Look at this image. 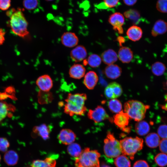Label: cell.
<instances>
[{"label": "cell", "mask_w": 167, "mask_h": 167, "mask_svg": "<svg viewBox=\"0 0 167 167\" xmlns=\"http://www.w3.org/2000/svg\"><path fill=\"white\" fill-rule=\"evenodd\" d=\"M84 77L83 83L85 87L89 90L93 89L98 80L96 73L94 71H90L85 74Z\"/></svg>", "instance_id": "obj_14"}, {"label": "cell", "mask_w": 167, "mask_h": 167, "mask_svg": "<svg viewBox=\"0 0 167 167\" xmlns=\"http://www.w3.org/2000/svg\"><path fill=\"white\" fill-rule=\"evenodd\" d=\"M76 138L75 133L72 130L67 128L62 129L58 135L59 142L66 145L73 143Z\"/></svg>", "instance_id": "obj_11"}, {"label": "cell", "mask_w": 167, "mask_h": 167, "mask_svg": "<svg viewBox=\"0 0 167 167\" xmlns=\"http://www.w3.org/2000/svg\"><path fill=\"white\" fill-rule=\"evenodd\" d=\"M9 146V142L6 138L0 137V151L6 152Z\"/></svg>", "instance_id": "obj_37"}, {"label": "cell", "mask_w": 167, "mask_h": 167, "mask_svg": "<svg viewBox=\"0 0 167 167\" xmlns=\"http://www.w3.org/2000/svg\"><path fill=\"white\" fill-rule=\"evenodd\" d=\"M119 0H103V5L107 8H113L116 6Z\"/></svg>", "instance_id": "obj_39"}, {"label": "cell", "mask_w": 167, "mask_h": 167, "mask_svg": "<svg viewBox=\"0 0 167 167\" xmlns=\"http://www.w3.org/2000/svg\"><path fill=\"white\" fill-rule=\"evenodd\" d=\"M0 160H1V156H0Z\"/></svg>", "instance_id": "obj_50"}, {"label": "cell", "mask_w": 167, "mask_h": 167, "mask_svg": "<svg viewBox=\"0 0 167 167\" xmlns=\"http://www.w3.org/2000/svg\"><path fill=\"white\" fill-rule=\"evenodd\" d=\"M156 7L159 12L163 13H167V0H158Z\"/></svg>", "instance_id": "obj_36"}, {"label": "cell", "mask_w": 167, "mask_h": 167, "mask_svg": "<svg viewBox=\"0 0 167 167\" xmlns=\"http://www.w3.org/2000/svg\"><path fill=\"white\" fill-rule=\"evenodd\" d=\"M107 105L109 109L113 113H117L122 111V103L116 98L111 99L108 102Z\"/></svg>", "instance_id": "obj_28"}, {"label": "cell", "mask_w": 167, "mask_h": 167, "mask_svg": "<svg viewBox=\"0 0 167 167\" xmlns=\"http://www.w3.org/2000/svg\"><path fill=\"white\" fill-rule=\"evenodd\" d=\"M122 93V87L119 84L113 82L109 83L105 88L104 93L107 99H116L120 96Z\"/></svg>", "instance_id": "obj_8"}, {"label": "cell", "mask_w": 167, "mask_h": 167, "mask_svg": "<svg viewBox=\"0 0 167 167\" xmlns=\"http://www.w3.org/2000/svg\"><path fill=\"white\" fill-rule=\"evenodd\" d=\"M101 58L104 63L109 65L113 64L117 61L118 56L115 51L111 49H109L102 53Z\"/></svg>", "instance_id": "obj_21"}, {"label": "cell", "mask_w": 167, "mask_h": 167, "mask_svg": "<svg viewBox=\"0 0 167 167\" xmlns=\"http://www.w3.org/2000/svg\"><path fill=\"white\" fill-rule=\"evenodd\" d=\"M87 52L84 46L82 45H77L73 49L70 53V56L72 60L78 62L84 61L87 57Z\"/></svg>", "instance_id": "obj_12"}, {"label": "cell", "mask_w": 167, "mask_h": 167, "mask_svg": "<svg viewBox=\"0 0 167 167\" xmlns=\"http://www.w3.org/2000/svg\"><path fill=\"white\" fill-rule=\"evenodd\" d=\"M129 119L128 114L122 111L114 116L113 121L115 124L122 130L128 126Z\"/></svg>", "instance_id": "obj_15"}, {"label": "cell", "mask_w": 167, "mask_h": 167, "mask_svg": "<svg viewBox=\"0 0 167 167\" xmlns=\"http://www.w3.org/2000/svg\"><path fill=\"white\" fill-rule=\"evenodd\" d=\"M86 73V69L82 64L75 63L70 68L69 71V76L72 78L80 79L83 77Z\"/></svg>", "instance_id": "obj_13"}, {"label": "cell", "mask_w": 167, "mask_h": 167, "mask_svg": "<svg viewBox=\"0 0 167 167\" xmlns=\"http://www.w3.org/2000/svg\"><path fill=\"white\" fill-rule=\"evenodd\" d=\"M100 167H110L109 165H106L104 163H102Z\"/></svg>", "instance_id": "obj_46"}, {"label": "cell", "mask_w": 167, "mask_h": 167, "mask_svg": "<svg viewBox=\"0 0 167 167\" xmlns=\"http://www.w3.org/2000/svg\"><path fill=\"white\" fill-rule=\"evenodd\" d=\"M6 14L9 17L10 27L15 34L22 37H24L29 34L28 23L20 9H12L7 11Z\"/></svg>", "instance_id": "obj_2"}, {"label": "cell", "mask_w": 167, "mask_h": 167, "mask_svg": "<svg viewBox=\"0 0 167 167\" xmlns=\"http://www.w3.org/2000/svg\"><path fill=\"white\" fill-rule=\"evenodd\" d=\"M104 151L106 156L109 158L118 157L122 153L120 142L116 139L110 131L107 133L104 140Z\"/></svg>", "instance_id": "obj_6"}, {"label": "cell", "mask_w": 167, "mask_h": 167, "mask_svg": "<svg viewBox=\"0 0 167 167\" xmlns=\"http://www.w3.org/2000/svg\"><path fill=\"white\" fill-rule=\"evenodd\" d=\"M159 145L160 151L163 153L167 154V139H163L160 141Z\"/></svg>", "instance_id": "obj_41"}, {"label": "cell", "mask_w": 167, "mask_h": 167, "mask_svg": "<svg viewBox=\"0 0 167 167\" xmlns=\"http://www.w3.org/2000/svg\"><path fill=\"white\" fill-rule=\"evenodd\" d=\"M133 167H149V166L145 161L139 160L135 162Z\"/></svg>", "instance_id": "obj_42"}, {"label": "cell", "mask_w": 167, "mask_h": 167, "mask_svg": "<svg viewBox=\"0 0 167 167\" xmlns=\"http://www.w3.org/2000/svg\"><path fill=\"white\" fill-rule=\"evenodd\" d=\"M160 137L155 133L148 134L146 137L145 142L147 145L152 148L157 147L160 142Z\"/></svg>", "instance_id": "obj_26"}, {"label": "cell", "mask_w": 167, "mask_h": 167, "mask_svg": "<svg viewBox=\"0 0 167 167\" xmlns=\"http://www.w3.org/2000/svg\"><path fill=\"white\" fill-rule=\"evenodd\" d=\"M167 31V23L162 19L157 20L151 31V34L154 37L163 34Z\"/></svg>", "instance_id": "obj_19"}, {"label": "cell", "mask_w": 167, "mask_h": 167, "mask_svg": "<svg viewBox=\"0 0 167 167\" xmlns=\"http://www.w3.org/2000/svg\"><path fill=\"white\" fill-rule=\"evenodd\" d=\"M124 3L128 6H131L134 5L137 0H123Z\"/></svg>", "instance_id": "obj_44"}, {"label": "cell", "mask_w": 167, "mask_h": 167, "mask_svg": "<svg viewBox=\"0 0 167 167\" xmlns=\"http://www.w3.org/2000/svg\"><path fill=\"white\" fill-rule=\"evenodd\" d=\"M46 1H53V0H45Z\"/></svg>", "instance_id": "obj_48"}, {"label": "cell", "mask_w": 167, "mask_h": 167, "mask_svg": "<svg viewBox=\"0 0 167 167\" xmlns=\"http://www.w3.org/2000/svg\"><path fill=\"white\" fill-rule=\"evenodd\" d=\"M118 57L123 63H127L131 62L133 57V52L127 47H122L119 50Z\"/></svg>", "instance_id": "obj_18"}, {"label": "cell", "mask_w": 167, "mask_h": 167, "mask_svg": "<svg viewBox=\"0 0 167 167\" xmlns=\"http://www.w3.org/2000/svg\"><path fill=\"white\" fill-rule=\"evenodd\" d=\"M5 31L0 28V45L2 44L5 40Z\"/></svg>", "instance_id": "obj_43"}, {"label": "cell", "mask_w": 167, "mask_h": 167, "mask_svg": "<svg viewBox=\"0 0 167 167\" xmlns=\"http://www.w3.org/2000/svg\"><path fill=\"white\" fill-rule=\"evenodd\" d=\"M108 21L113 26L114 30L116 28L122 27L124 23L125 19L122 14L119 12H115L109 16Z\"/></svg>", "instance_id": "obj_17"}, {"label": "cell", "mask_w": 167, "mask_h": 167, "mask_svg": "<svg viewBox=\"0 0 167 167\" xmlns=\"http://www.w3.org/2000/svg\"><path fill=\"white\" fill-rule=\"evenodd\" d=\"M11 0H0V9L5 11L11 6Z\"/></svg>", "instance_id": "obj_40"}, {"label": "cell", "mask_w": 167, "mask_h": 167, "mask_svg": "<svg viewBox=\"0 0 167 167\" xmlns=\"http://www.w3.org/2000/svg\"><path fill=\"white\" fill-rule=\"evenodd\" d=\"M155 161L159 166L163 167L167 165V155L164 153L158 154L155 157Z\"/></svg>", "instance_id": "obj_33"}, {"label": "cell", "mask_w": 167, "mask_h": 167, "mask_svg": "<svg viewBox=\"0 0 167 167\" xmlns=\"http://www.w3.org/2000/svg\"><path fill=\"white\" fill-rule=\"evenodd\" d=\"M126 34L129 39L132 41H136L141 38L143 31L140 27L133 25L128 28Z\"/></svg>", "instance_id": "obj_20"}, {"label": "cell", "mask_w": 167, "mask_h": 167, "mask_svg": "<svg viewBox=\"0 0 167 167\" xmlns=\"http://www.w3.org/2000/svg\"><path fill=\"white\" fill-rule=\"evenodd\" d=\"M124 111L130 118L135 121L142 120L145 117L146 112L149 106L135 100H129L125 103Z\"/></svg>", "instance_id": "obj_3"}, {"label": "cell", "mask_w": 167, "mask_h": 167, "mask_svg": "<svg viewBox=\"0 0 167 167\" xmlns=\"http://www.w3.org/2000/svg\"><path fill=\"white\" fill-rule=\"evenodd\" d=\"M33 131L35 134L41 137L44 140H46L49 138L51 129L49 126L45 124H42L35 127Z\"/></svg>", "instance_id": "obj_22"}, {"label": "cell", "mask_w": 167, "mask_h": 167, "mask_svg": "<svg viewBox=\"0 0 167 167\" xmlns=\"http://www.w3.org/2000/svg\"><path fill=\"white\" fill-rule=\"evenodd\" d=\"M122 153L127 155L133 160L137 151L141 150L143 146V140L138 137H127L120 141Z\"/></svg>", "instance_id": "obj_5"}, {"label": "cell", "mask_w": 167, "mask_h": 167, "mask_svg": "<svg viewBox=\"0 0 167 167\" xmlns=\"http://www.w3.org/2000/svg\"><path fill=\"white\" fill-rule=\"evenodd\" d=\"M114 163L116 167H131V162L125 155H119L114 160Z\"/></svg>", "instance_id": "obj_31"}, {"label": "cell", "mask_w": 167, "mask_h": 167, "mask_svg": "<svg viewBox=\"0 0 167 167\" xmlns=\"http://www.w3.org/2000/svg\"><path fill=\"white\" fill-rule=\"evenodd\" d=\"M62 44L64 46L68 48H74L77 46L79 39L77 35L72 32L64 33L61 38Z\"/></svg>", "instance_id": "obj_9"}, {"label": "cell", "mask_w": 167, "mask_h": 167, "mask_svg": "<svg viewBox=\"0 0 167 167\" xmlns=\"http://www.w3.org/2000/svg\"><path fill=\"white\" fill-rule=\"evenodd\" d=\"M88 118L95 122L97 123L106 119L111 122L113 119L110 118L105 109L101 106L98 105L93 109H89L87 113Z\"/></svg>", "instance_id": "obj_7"}, {"label": "cell", "mask_w": 167, "mask_h": 167, "mask_svg": "<svg viewBox=\"0 0 167 167\" xmlns=\"http://www.w3.org/2000/svg\"><path fill=\"white\" fill-rule=\"evenodd\" d=\"M166 86L167 87V81H166Z\"/></svg>", "instance_id": "obj_49"}, {"label": "cell", "mask_w": 167, "mask_h": 167, "mask_svg": "<svg viewBox=\"0 0 167 167\" xmlns=\"http://www.w3.org/2000/svg\"><path fill=\"white\" fill-rule=\"evenodd\" d=\"M165 99L166 101H167V94L165 95Z\"/></svg>", "instance_id": "obj_47"}, {"label": "cell", "mask_w": 167, "mask_h": 167, "mask_svg": "<svg viewBox=\"0 0 167 167\" xmlns=\"http://www.w3.org/2000/svg\"><path fill=\"white\" fill-rule=\"evenodd\" d=\"M67 149L69 154L76 158L80 156L82 151L80 145L76 143H73L69 144Z\"/></svg>", "instance_id": "obj_27"}, {"label": "cell", "mask_w": 167, "mask_h": 167, "mask_svg": "<svg viewBox=\"0 0 167 167\" xmlns=\"http://www.w3.org/2000/svg\"><path fill=\"white\" fill-rule=\"evenodd\" d=\"M7 104L3 102H0V122L7 116L8 112Z\"/></svg>", "instance_id": "obj_35"}, {"label": "cell", "mask_w": 167, "mask_h": 167, "mask_svg": "<svg viewBox=\"0 0 167 167\" xmlns=\"http://www.w3.org/2000/svg\"><path fill=\"white\" fill-rule=\"evenodd\" d=\"M36 84L40 91L45 92H49L53 85L52 78L47 74L39 77L36 80Z\"/></svg>", "instance_id": "obj_10"}, {"label": "cell", "mask_w": 167, "mask_h": 167, "mask_svg": "<svg viewBox=\"0 0 167 167\" xmlns=\"http://www.w3.org/2000/svg\"><path fill=\"white\" fill-rule=\"evenodd\" d=\"M56 161L54 158L48 157L44 160H34L30 167H56Z\"/></svg>", "instance_id": "obj_23"}, {"label": "cell", "mask_w": 167, "mask_h": 167, "mask_svg": "<svg viewBox=\"0 0 167 167\" xmlns=\"http://www.w3.org/2000/svg\"><path fill=\"white\" fill-rule=\"evenodd\" d=\"M19 160V156L17 152L11 150L6 152L4 156V160L7 165L13 166L16 164Z\"/></svg>", "instance_id": "obj_24"}, {"label": "cell", "mask_w": 167, "mask_h": 167, "mask_svg": "<svg viewBox=\"0 0 167 167\" xmlns=\"http://www.w3.org/2000/svg\"><path fill=\"white\" fill-rule=\"evenodd\" d=\"M117 41L118 42L121 46H122V44L125 41L124 38L121 36H119L117 38Z\"/></svg>", "instance_id": "obj_45"}, {"label": "cell", "mask_w": 167, "mask_h": 167, "mask_svg": "<svg viewBox=\"0 0 167 167\" xmlns=\"http://www.w3.org/2000/svg\"><path fill=\"white\" fill-rule=\"evenodd\" d=\"M124 15L125 17L134 23L139 22L140 15L138 11L133 9H130L125 11Z\"/></svg>", "instance_id": "obj_30"}, {"label": "cell", "mask_w": 167, "mask_h": 167, "mask_svg": "<svg viewBox=\"0 0 167 167\" xmlns=\"http://www.w3.org/2000/svg\"><path fill=\"white\" fill-rule=\"evenodd\" d=\"M87 95L84 93H69L65 99L64 112L70 116H83L86 113L87 108L85 102Z\"/></svg>", "instance_id": "obj_1"}, {"label": "cell", "mask_w": 167, "mask_h": 167, "mask_svg": "<svg viewBox=\"0 0 167 167\" xmlns=\"http://www.w3.org/2000/svg\"><path fill=\"white\" fill-rule=\"evenodd\" d=\"M122 70L121 68L116 64H112L106 66L104 70V73L108 78L115 79L121 75Z\"/></svg>", "instance_id": "obj_16"}, {"label": "cell", "mask_w": 167, "mask_h": 167, "mask_svg": "<svg viewBox=\"0 0 167 167\" xmlns=\"http://www.w3.org/2000/svg\"><path fill=\"white\" fill-rule=\"evenodd\" d=\"M157 133L159 136L162 139H167V125L160 126L157 130Z\"/></svg>", "instance_id": "obj_38"}, {"label": "cell", "mask_w": 167, "mask_h": 167, "mask_svg": "<svg viewBox=\"0 0 167 167\" xmlns=\"http://www.w3.org/2000/svg\"><path fill=\"white\" fill-rule=\"evenodd\" d=\"M166 66L163 63L156 62L153 64L151 69L152 73L155 75L159 76L162 75L166 70Z\"/></svg>", "instance_id": "obj_29"}, {"label": "cell", "mask_w": 167, "mask_h": 167, "mask_svg": "<svg viewBox=\"0 0 167 167\" xmlns=\"http://www.w3.org/2000/svg\"><path fill=\"white\" fill-rule=\"evenodd\" d=\"M86 61L87 63L90 66L93 68H96L101 65V59L97 54H92L88 57Z\"/></svg>", "instance_id": "obj_32"}, {"label": "cell", "mask_w": 167, "mask_h": 167, "mask_svg": "<svg viewBox=\"0 0 167 167\" xmlns=\"http://www.w3.org/2000/svg\"><path fill=\"white\" fill-rule=\"evenodd\" d=\"M23 5L24 7L29 10L35 9L38 5V0H23Z\"/></svg>", "instance_id": "obj_34"}, {"label": "cell", "mask_w": 167, "mask_h": 167, "mask_svg": "<svg viewBox=\"0 0 167 167\" xmlns=\"http://www.w3.org/2000/svg\"><path fill=\"white\" fill-rule=\"evenodd\" d=\"M100 154L96 150H91L88 148L83 150L80 155L76 158L75 167H100L99 158Z\"/></svg>", "instance_id": "obj_4"}, {"label": "cell", "mask_w": 167, "mask_h": 167, "mask_svg": "<svg viewBox=\"0 0 167 167\" xmlns=\"http://www.w3.org/2000/svg\"><path fill=\"white\" fill-rule=\"evenodd\" d=\"M135 130L138 135L140 136H143L149 132L150 130V127L147 122L142 120L136 123Z\"/></svg>", "instance_id": "obj_25"}]
</instances>
